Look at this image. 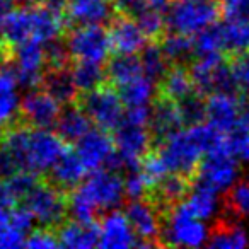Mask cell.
Wrapping results in <instances>:
<instances>
[{
  "label": "cell",
  "instance_id": "6da1fadb",
  "mask_svg": "<svg viewBox=\"0 0 249 249\" xmlns=\"http://www.w3.org/2000/svg\"><path fill=\"white\" fill-rule=\"evenodd\" d=\"M225 133L218 132L203 121L176 130L171 135L157 140L156 150L162 157L169 173L183 174L193 179L198 166L207 154L224 149Z\"/></svg>",
  "mask_w": 249,
  "mask_h": 249
},
{
  "label": "cell",
  "instance_id": "7a4b0ae2",
  "mask_svg": "<svg viewBox=\"0 0 249 249\" xmlns=\"http://www.w3.org/2000/svg\"><path fill=\"white\" fill-rule=\"evenodd\" d=\"M67 24L60 9L50 4H29L16 9L0 31L4 41L14 50L29 41L50 45L65 35Z\"/></svg>",
  "mask_w": 249,
  "mask_h": 249
},
{
  "label": "cell",
  "instance_id": "3957f363",
  "mask_svg": "<svg viewBox=\"0 0 249 249\" xmlns=\"http://www.w3.org/2000/svg\"><path fill=\"white\" fill-rule=\"evenodd\" d=\"M124 195V181L120 174L103 167L69 191V213L75 220L92 222L97 212L118 207Z\"/></svg>",
  "mask_w": 249,
  "mask_h": 249
},
{
  "label": "cell",
  "instance_id": "277c9868",
  "mask_svg": "<svg viewBox=\"0 0 249 249\" xmlns=\"http://www.w3.org/2000/svg\"><path fill=\"white\" fill-rule=\"evenodd\" d=\"M162 227H160V246H176V248H200L210 239L207 225L198 218L186 201L174 205L160 212Z\"/></svg>",
  "mask_w": 249,
  "mask_h": 249
},
{
  "label": "cell",
  "instance_id": "5b68a950",
  "mask_svg": "<svg viewBox=\"0 0 249 249\" xmlns=\"http://www.w3.org/2000/svg\"><path fill=\"white\" fill-rule=\"evenodd\" d=\"M22 205L29 208L41 227L56 231L69 213V191L60 188L52 179H39L26 195Z\"/></svg>",
  "mask_w": 249,
  "mask_h": 249
},
{
  "label": "cell",
  "instance_id": "8992f818",
  "mask_svg": "<svg viewBox=\"0 0 249 249\" xmlns=\"http://www.w3.org/2000/svg\"><path fill=\"white\" fill-rule=\"evenodd\" d=\"M92 120V123L106 132H114L124 118V103L113 84L103 82L86 92H79L75 101Z\"/></svg>",
  "mask_w": 249,
  "mask_h": 249
},
{
  "label": "cell",
  "instance_id": "52a82bcc",
  "mask_svg": "<svg viewBox=\"0 0 249 249\" xmlns=\"http://www.w3.org/2000/svg\"><path fill=\"white\" fill-rule=\"evenodd\" d=\"M222 16L224 5L218 0H174L167 14V29L195 36Z\"/></svg>",
  "mask_w": 249,
  "mask_h": 249
},
{
  "label": "cell",
  "instance_id": "ba28073f",
  "mask_svg": "<svg viewBox=\"0 0 249 249\" xmlns=\"http://www.w3.org/2000/svg\"><path fill=\"white\" fill-rule=\"evenodd\" d=\"M65 45L72 62H92L103 65L111 50L109 33L101 24L77 26L65 36Z\"/></svg>",
  "mask_w": 249,
  "mask_h": 249
},
{
  "label": "cell",
  "instance_id": "9c48e42d",
  "mask_svg": "<svg viewBox=\"0 0 249 249\" xmlns=\"http://www.w3.org/2000/svg\"><path fill=\"white\" fill-rule=\"evenodd\" d=\"M237 162L239 160H235L231 154L225 152V149L207 154L198 166L193 183L207 186L210 190L217 191V193L227 191L237 181Z\"/></svg>",
  "mask_w": 249,
  "mask_h": 249
},
{
  "label": "cell",
  "instance_id": "30bf717a",
  "mask_svg": "<svg viewBox=\"0 0 249 249\" xmlns=\"http://www.w3.org/2000/svg\"><path fill=\"white\" fill-rule=\"evenodd\" d=\"M113 133L116 154L120 156L123 166L130 169L140 167L143 157L152 150V132L147 126L121 121V124Z\"/></svg>",
  "mask_w": 249,
  "mask_h": 249
},
{
  "label": "cell",
  "instance_id": "8fae6325",
  "mask_svg": "<svg viewBox=\"0 0 249 249\" xmlns=\"http://www.w3.org/2000/svg\"><path fill=\"white\" fill-rule=\"evenodd\" d=\"M139 237L137 248H152L160 246V227H162V215L156 203H152L147 198L132 200L126 205L124 210Z\"/></svg>",
  "mask_w": 249,
  "mask_h": 249
},
{
  "label": "cell",
  "instance_id": "7c38bea8",
  "mask_svg": "<svg viewBox=\"0 0 249 249\" xmlns=\"http://www.w3.org/2000/svg\"><path fill=\"white\" fill-rule=\"evenodd\" d=\"M14 70L18 73L19 86L26 89H36L43 84L45 73L48 70V55L46 45L29 41L14 48Z\"/></svg>",
  "mask_w": 249,
  "mask_h": 249
},
{
  "label": "cell",
  "instance_id": "4fadbf2b",
  "mask_svg": "<svg viewBox=\"0 0 249 249\" xmlns=\"http://www.w3.org/2000/svg\"><path fill=\"white\" fill-rule=\"evenodd\" d=\"M244 97V94L232 90H217L208 94L205 101V120L218 132H231L241 116Z\"/></svg>",
  "mask_w": 249,
  "mask_h": 249
},
{
  "label": "cell",
  "instance_id": "5bb4252c",
  "mask_svg": "<svg viewBox=\"0 0 249 249\" xmlns=\"http://www.w3.org/2000/svg\"><path fill=\"white\" fill-rule=\"evenodd\" d=\"M111 50L114 55H137L147 46V35L135 18L124 14H114L109 21Z\"/></svg>",
  "mask_w": 249,
  "mask_h": 249
},
{
  "label": "cell",
  "instance_id": "9a60e30c",
  "mask_svg": "<svg viewBox=\"0 0 249 249\" xmlns=\"http://www.w3.org/2000/svg\"><path fill=\"white\" fill-rule=\"evenodd\" d=\"M60 104L46 89H31L21 103V121L35 128H50L60 116Z\"/></svg>",
  "mask_w": 249,
  "mask_h": 249
},
{
  "label": "cell",
  "instance_id": "2e32d148",
  "mask_svg": "<svg viewBox=\"0 0 249 249\" xmlns=\"http://www.w3.org/2000/svg\"><path fill=\"white\" fill-rule=\"evenodd\" d=\"M75 154L87 171H97L107 166L111 157L116 152L114 139L109 135V132L99 128H90L80 140H77Z\"/></svg>",
  "mask_w": 249,
  "mask_h": 249
},
{
  "label": "cell",
  "instance_id": "e0dca14e",
  "mask_svg": "<svg viewBox=\"0 0 249 249\" xmlns=\"http://www.w3.org/2000/svg\"><path fill=\"white\" fill-rule=\"evenodd\" d=\"M19 79L14 67H0V133L21 121V101L18 94Z\"/></svg>",
  "mask_w": 249,
  "mask_h": 249
},
{
  "label": "cell",
  "instance_id": "ac0fdd59",
  "mask_svg": "<svg viewBox=\"0 0 249 249\" xmlns=\"http://www.w3.org/2000/svg\"><path fill=\"white\" fill-rule=\"evenodd\" d=\"M139 244L135 231L123 212L113 210L99 222V248H133Z\"/></svg>",
  "mask_w": 249,
  "mask_h": 249
},
{
  "label": "cell",
  "instance_id": "d6986e66",
  "mask_svg": "<svg viewBox=\"0 0 249 249\" xmlns=\"http://www.w3.org/2000/svg\"><path fill=\"white\" fill-rule=\"evenodd\" d=\"M113 11L111 0H63V16L73 26L109 22Z\"/></svg>",
  "mask_w": 249,
  "mask_h": 249
},
{
  "label": "cell",
  "instance_id": "ffe728a7",
  "mask_svg": "<svg viewBox=\"0 0 249 249\" xmlns=\"http://www.w3.org/2000/svg\"><path fill=\"white\" fill-rule=\"evenodd\" d=\"M195 94L198 92L195 89L190 67L183 65V63H169L167 70L157 84V96L167 97L174 103H183L184 99L195 96Z\"/></svg>",
  "mask_w": 249,
  "mask_h": 249
},
{
  "label": "cell",
  "instance_id": "44dd1931",
  "mask_svg": "<svg viewBox=\"0 0 249 249\" xmlns=\"http://www.w3.org/2000/svg\"><path fill=\"white\" fill-rule=\"evenodd\" d=\"M191 186H193L191 178L183 176V174L169 173L152 190L147 191L145 198L152 201V203H156L157 208L162 212L166 208H171L174 205L181 203L183 200H186Z\"/></svg>",
  "mask_w": 249,
  "mask_h": 249
},
{
  "label": "cell",
  "instance_id": "7402d4cb",
  "mask_svg": "<svg viewBox=\"0 0 249 249\" xmlns=\"http://www.w3.org/2000/svg\"><path fill=\"white\" fill-rule=\"evenodd\" d=\"M183 126L186 124H184L179 104L167 97L156 96V101L152 104V114H150V132L154 139L160 140Z\"/></svg>",
  "mask_w": 249,
  "mask_h": 249
},
{
  "label": "cell",
  "instance_id": "603a6c76",
  "mask_svg": "<svg viewBox=\"0 0 249 249\" xmlns=\"http://www.w3.org/2000/svg\"><path fill=\"white\" fill-rule=\"evenodd\" d=\"M218 24L225 56L249 52V14H229Z\"/></svg>",
  "mask_w": 249,
  "mask_h": 249
},
{
  "label": "cell",
  "instance_id": "cb8c5ba5",
  "mask_svg": "<svg viewBox=\"0 0 249 249\" xmlns=\"http://www.w3.org/2000/svg\"><path fill=\"white\" fill-rule=\"evenodd\" d=\"M60 246L70 249H89L99 246V224L96 222L75 220L63 222L56 229Z\"/></svg>",
  "mask_w": 249,
  "mask_h": 249
},
{
  "label": "cell",
  "instance_id": "d4e9b609",
  "mask_svg": "<svg viewBox=\"0 0 249 249\" xmlns=\"http://www.w3.org/2000/svg\"><path fill=\"white\" fill-rule=\"evenodd\" d=\"M56 133L62 137L65 142H77L80 140L90 128H92V120L89 114L82 109L77 103L67 104L65 111L60 113L58 120L55 123Z\"/></svg>",
  "mask_w": 249,
  "mask_h": 249
},
{
  "label": "cell",
  "instance_id": "484cf974",
  "mask_svg": "<svg viewBox=\"0 0 249 249\" xmlns=\"http://www.w3.org/2000/svg\"><path fill=\"white\" fill-rule=\"evenodd\" d=\"M145 70L142 58L137 55H114V58H111L106 67V80L116 89L139 79Z\"/></svg>",
  "mask_w": 249,
  "mask_h": 249
},
{
  "label": "cell",
  "instance_id": "4316f807",
  "mask_svg": "<svg viewBox=\"0 0 249 249\" xmlns=\"http://www.w3.org/2000/svg\"><path fill=\"white\" fill-rule=\"evenodd\" d=\"M43 89H46L62 104H72L79 97V89L73 82L70 67L48 69L43 79Z\"/></svg>",
  "mask_w": 249,
  "mask_h": 249
},
{
  "label": "cell",
  "instance_id": "83f0119b",
  "mask_svg": "<svg viewBox=\"0 0 249 249\" xmlns=\"http://www.w3.org/2000/svg\"><path fill=\"white\" fill-rule=\"evenodd\" d=\"M86 173L87 169L82 164V160L79 159V156L75 152L67 150L60 157L58 162L52 167V181L55 184H58L60 188H63V190L70 191L82 183Z\"/></svg>",
  "mask_w": 249,
  "mask_h": 249
},
{
  "label": "cell",
  "instance_id": "f1b7e54d",
  "mask_svg": "<svg viewBox=\"0 0 249 249\" xmlns=\"http://www.w3.org/2000/svg\"><path fill=\"white\" fill-rule=\"evenodd\" d=\"M235 218L231 220H217L213 231L210 232L207 246L218 249H239L246 248L249 244V239L246 235V231L239 224H235Z\"/></svg>",
  "mask_w": 249,
  "mask_h": 249
},
{
  "label": "cell",
  "instance_id": "f546056e",
  "mask_svg": "<svg viewBox=\"0 0 249 249\" xmlns=\"http://www.w3.org/2000/svg\"><path fill=\"white\" fill-rule=\"evenodd\" d=\"M121 99H123L124 106H149L152 99H156V80L150 79L147 73L140 75L139 79L132 80L126 86L120 87Z\"/></svg>",
  "mask_w": 249,
  "mask_h": 249
},
{
  "label": "cell",
  "instance_id": "4dcf8cb0",
  "mask_svg": "<svg viewBox=\"0 0 249 249\" xmlns=\"http://www.w3.org/2000/svg\"><path fill=\"white\" fill-rule=\"evenodd\" d=\"M186 205L190 207V210L196 215L201 220H207V218L213 217L218 212V193L207 186H201V184L193 183L190 193L186 196Z\"/></svg>",
  "mask_w": 249,
  "mask_h": 249
},
{
  "label": "cell",
  "instance_id": "1f68e13d",
  "mask_svg": "<svg viewBox=\"0 0 249 249\" xmlns=\"http://www.w3.org/2000/svg\"><path fill=\"white\" fill-rule=\"evenodd\" d=\"M157 43L169 63H181L188 56L195 55V38L190 35L171 31L166 33Z\"/></svg>",
  "mask_w": 249,
  "mask_h": 249
},
{
  "label": "cell",
  "instance_id": "d6a6232c",
  "mask_svg": "<svg viewBox=\"0 0 249 249\" xmlns=\"http://www.w3.org/2000/svg\"><path fill=\"white\" fill-rule=\"evenodd\" d=\"M70 72H72L73 82H75L79 92H86V90H90L106 82V72L103 70L101 63L72 62Z\"/></svg>",
  "mask_w": 249,
  "mask_h": 249
},
{
  "label": "cell",
  "instance_id": "836d02e7",
  "mask_svg": "<svg viewBox=\"0 0 249 249\" xmlns=\"http://www.w3.org/2000/svg\"><path fill=\"white\" fill-rule=\"evenodd\" d=\"M225 210L234 218H241L249 215V176L237 179L224 198Z\"/></svg>",
  "mask_w": 249,
  "mask_h": 249
},
{
  "label": "cell",
  "instance_id": "e575fe53",
  "mask_svg": "<svg viewBox=\"0 0 249 249\" xmlns=\"http://www.w3.org/2000/svg\"><path fill=\"white\" fill-rule=\"evenodd\" d=\"M224 149L239 162H249V128L234 126L225 133Z\"/></svg>",
  "mask_w": 249,
  "mask_h": 249
},
{
  "label": "cell",
  "instance_id": "d590c367",
  "mask_svg": "<svg viewBox=\"0 0 249 249\" xmlns=\"http://www.w3.org/2000/svg\"><path fill=\"white\" fill-rule=\"evenodd\" d=\"M142 63L145 73L154 80H159L169 67V62L164 56L159 43H152L150 46H145V50L142 52Z\"/></svg>",
  "mask_w": 249,
  "mask_h": 249
},
{
  "label": "cell",
  "instance_id": "8d00e7d4",
  "mask_svg": "<svg viewBox=\"0 0 249 249\" xmlns=\"http://www.w3.org/2000/svg\"><path fill=\"white\" fill-rule=\"evenodd\" d=\"M227 58L237 90L244 96H249V52L227 56Z\"/></svg>",
  "mask_w": 249,
  "mask_h": 249
},
{
  "label": "cell",
  "instance_id": "74e56055",
  "mask_svg": "<svg viewBox=\"0 0 249 249\" xmlns=\"http://www.w3.org/2000/svg\"><path fill=\"white\" fill-rule=\"evenodd\" d=\"M60 241L56 231L53 229L41 227L38 231L31 232L26 239V248H35V249H50V248H58Z\"/></svg>",
  "mask_w": 249,
  "mask_h": 249
},
{
  "label": "cell",
  "instance_id": "f35d334b",
  "mask_svg": "<svg viewBox=\"0 0 249 249\" xmlns=\"http://www.w3.org/2000/svg\"><path fill=\"white\" fill-rule=\"evenodd\" d=\"M124 193L132 200H139V198H145L147 195V183L143 179L142 173H130L124 179Z\"/></svg>",
  "mask_w": 249,
  "mask_h": 249
},
{
  "label": "cell",
  "instance_id": "ab89813d",
  "mask_svg": "<svg viewBox=\"0 0 249 249\" xmlns=\"http://www.w3.org/2000/svg\"><path fill=\"white\" fill-rule=\"evenodd\" d=\"M26 232L19 231V229L9 225L7 229L0 232V249H14V248H22L26 246Z\"/></svg>",
  "mask_w": 249,
  "mask_h": 249
},
{
  "label": "cell",
  "instance_id": "60d3db41",
  "mask_svg": "<svg viewBox=\"0 0 249 249\" xmlns=\"http://www.w3.org/2000/svg\"><path fill=\"white\" fill-rule=\"evenodd\" d=\"M111 2L116 14L132 16V18H137L147 4V0H111Z\"/></svg>",
  "mask_w": 249,
  "mask_h": 249
},
{
  "label": "cell",
  "instance_id": "b9f144b4",
  "mask_svg": "<svg viewBox=\"0 0 249 249\" xmlns=\"http://www.w3.org/2000/svg\"><path fill=\"white\" fill-rule=\"evenodd\" d=\"M0 203L5 205V207H16L18 205L11 191V186L7 183V178H0Z\"/></svg>",
  "mask_w": 249,
  "mask_h": 249
},
{
  "label": "cell",
  "instance_id": "7bdbcfd3",
  "mask_svg": "<svg viewBox=\"0 0 249 249\" xmlns=\"http://www.w3.org/2000/svg\"><path fill=\"white\" fill-rule=\"evenodd\" d=\"M18 9V0H0V29L4 28L9 16Z\"/></svg>",
  "mask_w": 249,
  "mask_h": 249
},
{
  "label": "cell",
  "instance_id": "ee69618b",
  "mask_svg": "<svg viewBox=\"0 0 249 249\" xmlns=\"http://www.w3.org/2000/svg\"><path fill=\"white\" fill-rule=\"evenodd\" d=\"M12 56H14V50L4 41V38H0V67L7 65L12 60Z\"/></svg>",
  "mask_w": 249,
  "mask_h": 249
},
{
  "label": "cell",
  "instance_id": "f6af8a7d",
  "mask_svg": "<svg viewBox=\"0 0 249 249\" xmlns=\"http://www.w3.org/2000/svg\"><path fill=\"white\" fill-rule=\"evenodd\" d=\"M11 225V210H7L5 205L0 203V232Z\"/></svg>",
  "mask_w": 249,
  "mask_h": 249
},
{
  "label": "cell",
  "instance_id": "bcb514c9",
  "mask_svg": "<svg viewBox=\"0 0 249 249\" xmlns=\"http://www.w3.org/2000/svg\"><path fill=\"white\" fill-rule=\"evenodd\" d=\"M29 4H46L48 0H28Z\"/></svg>",
  "mask_w": 249,
  "mask_h": 249
}]
</instances>
